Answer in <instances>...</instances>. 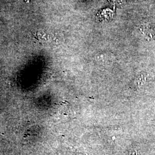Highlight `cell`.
Instances as JSON below:
<instances>
[{
  "label": "cell",
  "instance_id": "6da1fadb",
  "mask_svg": "<svg viewBox=\"0 0 155 155\" xmlns=\"http://www.w3.org/2000/svg\"><path fill=\"white\" fill-rule=\"evenodd\" d=\"M130 155H137V154H136V152H133Z\"/></svg>",
  "mask_w": 155,
  "mask_h": 155
}]
</instances>
